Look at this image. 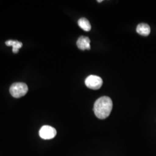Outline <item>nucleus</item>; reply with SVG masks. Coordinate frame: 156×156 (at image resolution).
<instances>
[{"mask_svg": "<svg viewBox=\"0 0 156 156\" xmlns=\"http://www.w3.org/2000/svg\"><path fill=\"white\" fill-rule=\"evenodd\" d=\"M78 48L80 50H90V40L89 37L81 36L78 38L76 42Z\"/></svg>", "mask_w": 156, "mask_h": 156, "instance_id": "5", "label": "nucleus"}, {"mask_svg": "<svg viewBox=\"0 0 156 156\" xmlns=\"http://www.w3.org/2000/svg\"><path fill=\"white\" fill-rule=\"evenodd\" d=\"M78 25L80 28L83 30L85 31H89L91 28V26L89 21L87 19L84 17L80 18L78 20Z\"/></svg>", "mask_w": 156, "mask_h": 156, "instance_id": "8", "label": "nucleus"}, {"mask_svg": "<svg viewBox=\"0 0 156 156\" xmlns=\"http://www.w3.org/2000/svg\"><path fill=\"white\" fill-rule=\"evenodd\" d=\"M5 44L6 46H12L13 47L12 51L14 53H17L19 51V49L22 47L23 44L22 42L18 41H13L9 40L6 41Z\"/></svg>", "mask_w": 156, "mask_h": 156, "instance_id": "7", "label": "nucleus"}, {"mask_svg": "<svg viewBox=\"0 0 156 156\" xmlns=\"http://www.w3.org/2000/svg\"><path fill=\"white\" fill-rule=\"evenodd\" d=\"M136 32L141 35L147 36L151 33V27L146 23H140L136 27Z\"/></svg>", "mask_w": 156, "mask_h": 156, "instance_id": "6", "label": "nucleus"}, {"mask_svg": "<svg viewBox=\"0 0 156 156\" xmlns=\"http://www.w3.org/2000/svg\"><path fill=\"white\" fill-rule=\"evenodd\" d=\"M113 108L111 99L107 96L102 97L95 101L94 112L97 117L100 119H105L108 117Z\"/></svg>", "mask_w": 156, "mask_h": 156, "instance_id": "1", "label": "nucleus"}, {"mask_svg": "<svg viewBox=\"0 0 156 156\" xmlns=\"http://www.w3.org/2000/svg\"><path fill=\"white\" fill-rule=\"evenodd\" d=\"M28 86L24 83L17 82L12 84L9 91L12 97L15 98H20L28 92Z\"/></svg>", "mask_w": 156, "mask_h": 156, "instance_id": "2", "label": "nucleus"}, {"mask_svg": "<svg viewBox=\"0 0 156 156\" xmlns=\"http://www.w3.org/2000/svg\"><path fill=\"white\" fill-rule=\"evenodd\" d=\"M102 84V79L100 76L96 75H90L85 80L86 86L90 89H100Z\"/></svg>", "mask_w": 156, "mask_h": 156, "instance_id": "3", "label": "nucleus"}, {"mask_svg": "<svg viewBox=\"0 0 156 156\" xmlns=\"http://www.w3.org/2000/svg\"><path fill=\"white\" fill-rule=\"evenodd\" d=\"M102 1H98V2H102Z\"/></svg>", "mask_w": 156, "mask_h": 156, "instance_id": "9", "label": "nucleus"}, {"mask_svg": "<svg viewBox=\"0 0 156 156\" xmlns=\"http://www.w3.org/2000/svg\"><path fill=\"white\" fill-rule=\"evenodd\" d=\"M57 134L56 129L49 126H44L40 129L39 135L44 140H51L54 138Z\"/></svg>", "mask_w": 156, "mask_h": 156, "instance_id": "4", "label": "nucleus"}]
</instances>
